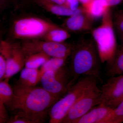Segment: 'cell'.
<instances>
[{
    "label": "cell",
    "mask_w": 123,
    "mask_h": 123,
    "mask_svg": "<svg viewBox=\"0 0 123 123\" xmlns=\"http://www.w3.org/2000/svg\"><path fill=\"white\" fill-rule=\"evenodd\" d=\"M15 101L11 110L17 111L10 123H40L43 122L51 107L59 98L42 87L13 86Z\"/></svg>",
    "instance_id": "cell-1"
},
{
    "label": "cell",
    "mask_w": 123,
    "mask_h": 123,
    "mask_svg": "<svg viewBox=\"0 0 123 123\" xmlns=\"http://www.w3.org/2000/svg\"><path fill=\"white\" fill-rule=\"evenodd\" d=\"M70 55V73L73 77L70 81L71 86L82 75L93 77L103 83L96 47L92 40H82L73 45Z\"/></svg>",
    "instance_id": "cell-2"
},
{
    "label": "cell",
    "mask_w": 123,
    "mask_h": 123,
    "mask_svg": "<svg viewBox=\"0 0 123 123\" xmlns=\"http://www.w3.org/2000/svg\"><path fill=\"white\" fill-rule=\"evenodd\" d=\"M97 81L96 78L90 76L78 80L63 98L51 107L49 110V123H61L71 108L87 91L97 84Z\"/></svg>",
    "instance_id": "cell-3"
},
{
    "label": "cell",
    "mask_w": 123,
    "mask_h": 123,
    "mask_svg": "<svg viewBox=\"0 0 123 123\" xmlns=\"http://www.w3.org/2000/svg\"><path fill=\"white\" fill-rule=\"evenodd\" d=\"M101 24L94 29L92 35L97 44L102 62L113 61L116 51V41L111 8L104 14Z\"/></svg>",
    "instance_id": "cell-4"
},
{
    "label": "cell",
    "mask_w": 123,
    "mask_h": 123,
    "mask_svg": "<svg viewBox=\"0 0 123 123\" xmlns=\"http://www.w3.org/2000/svg\"><path fill=\"white\" fill-rule=\"evenodd\" d=\"M58 27L55 24L40 18H25L14 22L13 35L17 38L42 37L49 31Z\"/></svg>",
    "instance_id": "cell-5"
},
{
    "label": "cell",
    "mask_w": 123,
    "mask_h": 123,
    "mask_svg": "<svg viewBox=\"0 0 123 123\" xmlns=\"http://www.w3.org/2000/svg\"><path fill=\"white\" fill-rule=\"evenodd\" d=\"M26 57L29 55L42 53L50 57L68 58L70 55L73 46L71 44L48 42L39 40H28L21 44Z\"/></svg>",
    "instance_id": "cell-6"
},
{
    "label": "cell",
    "mask_w": 123,
    "mask_h": 123,
    "mask_svg": "<svg viewBox=\"0 0 123 123\" xmlns=\"http://www.w3.org/2000/svg\"><path fill=\"white\" fill-rule=\"evenodd\" d=\"M101 103V91L97 84L93 86L75 103L61 123H75L96 105Z\"/></svg>",
    "instance_id": "cell-7"
},
{
    "label": "cell",
    "mask_w": 123,
    "mask_h": 123,
    "mask_svg": "<svg viewBox=\"0 0 123 123\" xmlns=\"http://www.w3.org/2000/svg\"><path fill=\"white\" fill-rule=\"evenodd\" d=\"M69 74L68 70L64 66L55 71H48L41 77L40 82L42 87L60 99L71 87Z\"/></svg>",
    "instance_id": "cell-8"
},
{
    "label": "cell",
    "mask_w": 123,
    "mask_h": 123,
    "mask_svg": "<svg viewBox=\"0 0 123 123\" xmlns=\"http://www.w3.org/2000/svg\"><path fill=\"white\" fill-rule=\"evenodd\" d=\"M2 46L1 53L6 62L5 74L3 79L10 78L22 70L26 61V56L21 44L1 41Z\"/></svg>",
    "instance_id": "cell-9"
},
{
    "label": "cell",
    "mask_w": 123,
    "mask_h": 123,
    "mask_svg": "<svg viewBox=\"0 0 123 123\" xmlns=\"http://www.w3.org/2000/svg\"><path fill=\"white\" fill-rule=\"evenodd\" d=\"M101 90V103L111 108L113 104L123 95V74L110 77Z\"/></svg>",
    "instance_id": "cell-10"
},
{
    "label": "cell",
    "mask_w": 123,
    "mask_h": 123,
    "mask_svg": "<svg viewBox=\"0 0 123 123\" xmlns=\"http://www.w3.org/2000/svg\"><path fill=\"white\" fill-rule=\"evenodd\" d=\"M93 20L82 8L81 11L67 18L64 26L67 30L72 32H82L91 30Z\"/></svg>",
    "instance_id": "cell-11"
},
{
    "label": "cell",
    "mask_w": 123,
    "mask_h": 123,
    "mask_svg": "<svg viewBox=\"0 0 123 123\" xmlns=\"http://www.w3.org/2000/svg\"><path fill=\"white\" fill-rule=\"evenodd\" d=\"M112 108L103 103L95 106L78 119L75 123H99L112 111Z\"/></svg>",
    "instance_id": "cell-12"
},
{
    "label": "cell",
    "mask_w": 123,
    "mask_h": 123,
    "mask_svg": "<svg viewBox=\"0 0 123 123\" xmlns=\"http://www.w3.org/2000/svg\"><path fill=\"white\" fill-rule=\"evenodd\" d=\"M38 69L25 67L21 72L16 85L21 87L31 88L36 86L39 82Z\"/></svg>",
    "instance_id": "cell-13"
},
{
    "label": "cell",
    "mask_w": 123,
    "mask_h": 123,
    "mask_svg": "<svg viewBox=\"0 0 123 123\" xmlns=\"http://www.w3.org/2000/svg\"><path fill=\"white\" fill-rule=\"evenodd\" d=\"M82 7L84 11L94 20L102 17L106 10L110 8L106 0H92Z\"/></svg>",
    "instance_id": "cell-14"
},
{
    "label": "cell",
    "mask_w": 123,
    "mask_h": 123,
    "mask_svg": "<svg viewBox=\"0 0 123 123\" xmlns=\"http://www.w3.org/2000/svg\"><path fill=\"white\" fill-rule=\"evenodd\" d=\"M38 3L48 11L59 16H72L80 12L82 7H79L76 10L73 11L64 6L53 4L47 0H37Z\"/></svg>",
    "instance_id": "cell-15"
},
{
    "label": "cell",
    "mask_w": 123,
    "mask_h": 123,
    "mask_svg": "<svg viewBox=\"0 0 123 123\" xmlns=\"http://www.w3.org/2000/svg\"><path fill=\"white\" fill-rule=\"evenodd\" d=\"M10 78L0 81V101L11 110L15 101L13 89L9 84Z\"/></svg>",
    "instance_id": "cell-16"
},
{
    "label": "cell",
    "mask_w": 123,
    "mask_h": 123,
    "mask_svg": "<svg viewBox=\"0 0 123 123\" xmlns=\"http://www.w3.org/2000/svg\"><path fill=\"white\" fill-rule=\"evenodd\" d=\"M123 74V45L116 50L112 64L107 72V76L111 77Z\"/></svg>",
    "instance_id": "cell-17"
},
{
    "label": "cell",
    "mask_w": 123,
    "mask_h": 123,
    "mask_svg": "<svg viewBox=\"0 0 123 123\" xmlns=\"http://www.w3.org/2000/svg\"><path fill=\"white\" fill-rule=\"evenodd\" d=\"M71 37L68 31L58 27L48 31L42 37V40L56 43H64Z\"/></svg>",
    "instance_id": "cell-18"
},
{
    "label": "cell",
    "mask_w": 123,
    "mask_h": 123,
    "mask_svg": "<svg viewBox=\"0 0 123 123\" xmlns=\"http://www.w3.org/2000/svg\"><path fill=\"white\" fill-rule=\"evenodd\" d=\"M67 58H57L52 57L50 58L42 66L39 71V82L41 77L44 73L49 71H55L59 69L64 66Z\"/></svg>",
    "instance_id": "cell-19"
},
{
    "label": "cell",
    "mask_w": 123,
    "mask_h": 123,
    "mask_svg": "<svg viewBox=\"0 0 123 123\" xmlns=\"http://www.w3.org/2000/svg\"><path fill=\"white\" fill-rule=\"evenodd\" d=\"M51 57L42 53H36L29 55L26 57L25 67L30 68L38 69Z\"/></svg>",
    "instance_id": "cell-20"
},
{
    "label": "cell",
    "mask_w": 123,
    "mask_h": 123,
    "mask_svg": "<svg viewBox=\"0 0 123 123\" xmlns=\"http://www.w3.org/2000/svg\"><path fill=\"white\" fill-rule=\"evenodd\" d=\"M123 123V100L99 123Z\"/></svg>",
    "instance_id": "cell-21"
},
{
    "label": "cell",
    "mask_w": 123,
    "mask_h": 123,
    "mask_svg": "<svg viewBox=\"0 0 123 123\" xmlns=\"http://www.w3.org/2000/svg\"><path fill=\"white\" fill-rule=\"evenodd\" d=\"M113 22L120 35H123V9L116 12L113 18Z\"/></svg>",
    "instance_id": "cell-22"
},
{
    "label": "cell",
    "mask_w": 123,
    "mask_h": 123,
    "mask_svg": "<svg viewBox=\"0 0 123 123\" xmlns=\"http://www.w3.org/2000/svg\"><path fill=\"white\" fill-rule=\"evenodd\" d=\"M10 119L4 104L0 101V121L1 123H8Z\"/></svg>",
    "instance_id": "cell-23"
},
{
    "label": "cell",
    "mask_w": 123,
    "mask_h": 123,
    "mask_svg": "<svg viewBox=\"0 0 123 123\" xmlns=\"http://www.w3.org/2000/svg\"><path fill=\"white\" fill-rule=\"evenodd\" d=\"M6 62L3 55L0 52V81L3 79L6 71Z\"/></svg>",
    "instance_id": "cell-24"
},
{
    "label": "cell",
    "mask_w": 123,
    "mask_h": 123,
    "mask_svg": "<svg viewBox=\"0 0 123 123\" xmlns=\"http://www.w3.org/2000/svg\"><path fill=\"white\" fill-rule=\"evenodd\" d=\"M79 0H66L64 6L73 11L76 10L79 8Z\"/></svg>",
    "instance_id": "cell-25"
},
{
    "label": "cell",
    "mask_w": 123,
    "mask_h": 123,
    "mask_svg": "<svg viewBox=\"0 0 123 123\" xmlns=\"http://www.w3.org/2000/svg\"><path fill=\"white\" fill-rule=\"evenodd\" d=\"M106 1L108 7L111 8L112 6L119 5L122 2L123 0H106Z\"/></svg>",
    "instance_id": "cell-26"
},
{
    "label": "cell",
    "mask_w": 123,
    "mask_h": 123,
    "mask_svg": "<svg viewBox=\"0 0 123 123\" xmlns=\"http://www.w3.org/2000/svg\"><path fill=\"white\" fill-rule=\"evenodd\" d=\"M47 0L55 4L64 6L66 0Z\"/></svg>",
    "instance_id": "cell-27"
},
{
    "label": "cell",
    "mask_w": 123,
    "mask_h": 123,
    "mask_svg": "<svg viewBox=\"0 0 123 123\" xmlns=\"http://www.w3.org/2000/svg\"><path fill=\"white\" fill-rule=\"evenodd\" d=\"M123 100V95L120 98L118 99H117V100L113 104V105L111 106V108L112 109L115 108L116 107L118 106L119 104L120 103V102Z\"/></svg>",
    "instance_id": "cell-28"
},
{
    "label": "cell",
    "mask_w": 123,
    "mask_h": 123,
    "mask_svg": "<svg viewBox=\"0 0 123 123\" xmlns=\"http://www.w3.org/2000/svg\"><path fill=\"white\" fill-rule=\"evenodd\" d=\"M82 4V6L87 4L89 2H90L92 0H79Z\"/></svg>",
    "instance_id": "cell-29"
},
{
    "label": "cell",
    "mask_w": 123,
    "mask_h": 123,
    "mask_svg": "<svg viewBox=\"0 0 123 123\" xmlns=\"http://www.w3.org/2000/svg\"><path fill=\"white\" fill-rule=\"evenodd\" d=\"M6 0H0V8L4 5Z\"/></svg>",
    "instance_id": "cell-30"
},
{
    "label": "cell",
    "mask_w": 123,
    "mask_h": 123,
    "mask_svg": "<svg viewBox=\"0 0 123 123\" xmlns=\"http://www.w3.org/2000/svg\"><path fill=\"white\" fill-rule=\"evenodd\" d=\"M120 35V38L122 42V44L123 45V35Z\"/></svg>",
    "instance_id": "cell-31"
},
{
    "label": "cell",
    "mask_w": 123,
    "mask_h": 123,
    "mask_svg": "<svg viewBox=\"0 0 123 123\" xmlns=\"http://www.w3.org/2000/svg\"><path fill=\"white\" fill-rule=\"evenodd\" d=\"M2 46L1 44V42H0V52H1V50H2Z\"/></svg>",
    "instance_id": "cell-32"
},
{
    "label": "cell",
    "mask_w": 123,
    "mask_h": 123,
    "mask_svg": "<svg viewBox=\"0 0 123 123\" xmlns=\"http://www.w3.org/2000/svg\"><path fill=\"white\" fill-rule=\"evenodd\" d=\"M1 31L0 29V34H1Z\"/></svg>",
    "instance_id": "cell-33"
},
{
    "label": "cell",
    "mask_w": 123,
    "mask_h": 123,
    "mask_svg": "<svg viewBox=\"0 0 123 123\" xmlns=\"http://www.w3.org/2000/svg\"><path fill=\"white\" fill-rule=\"evenodd\" d=\"M0 123H1V122L0 121Z\"/></svg>",
    "instance_id": "cell-34"
}]
</instances>
